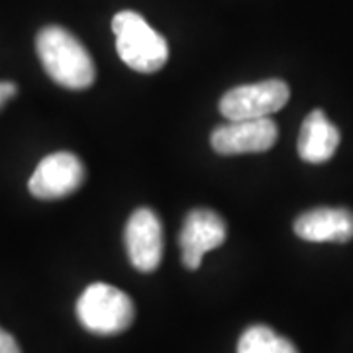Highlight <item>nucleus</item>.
Returning a JSON list of instances; mask_svg holds the SVG:
<instances>
[{
	"mask_svg": "<svg viewBox=\"0 0 353 353\" xmlns=\"http://www.w3.org/2000/svg\"><path fill=\"white\" fill-rule=\"evenodd\" d=\"M0 334H2V330H0Z\"/></svg>",
	"mask_w": 353,
	"mask_h": 353,
	"instance_id": "nucleus-14",
	"label": "nucleus"
},
{
	"mask_svg": "<svg viewBox=\"0 0 353 353\" xmlns=\"http://www.w3.org/2000/svg\"><path fill=\"white\" fill-rule=\"evenodd\" d=\"M136 316L132 299L124 290L106 283H94L83 290L77 301V318L83 328L99 334L114 336L126 332Z\"/></svg>",
	"mask_w": 353,
	"mask_h": 353,
	"instance_id": "nucleus-3",
	"label": "nucleus"
},
{
	"mask_svg": "<svg viewBox=\"0 0 353 353\" xmlns=\"http://www.w3.org/2000/svg\"><path fill=\"white\" fill-rule=\"evenodd\" d=\"M38 57L46 73L65 88L83 90L97 79V67L88 50L69 30L46 26L36 38Z\"/></svg>",
	"mask_w": 353,
	"mask_h": 353,
	"instance_id": "nucleus-1",
	"label": "nucleus"
},
{
	"mask_svg": "<svg viewBox=\"0 0 353 353\" xmlns=\"http://www.w3.org/2000/svg\"><path fill=\"white\" fill-rule=\"evenodd\" d=\"M0 353H22L16 338H14L12 334L4 332V330L0 334Z\"/></svg>",
	"mask_w": 353,
	"mask_h": 353,
	"instance_id": "nucleus-12",
	"label": "nucleus"
},
{
	"mask_svg": "<svg viewBox=\"0 0 353 353\" xmlns=\"http://www.w3.org/2000/svg\"><path fill=\"white\" fill-rule=\"evenodd\" d=\"M294 234L304 241L345 243L353 240V212L350 208H312L294 220Z\"/></svg>",
	"mask_w": 353,
	"mask_h": 353,
	"instance_id": "nucleus-9",
	"label": "nucleus"
},
{
	"mask_svg": "<svg viewBox=\"0 0 353 353\" xmlns=\"http://www.w3.org/2000/svg\"><path fill=\"white\" fill-rule=\"evenodd\" d=\"M16 92H18V87H16L14 83H10V81H2V83H0V108L10 101Z\"/></svg>",
	"mask_w": 353,
	"mask_h": 353,
	"instance_id": "nucleus-13",
	"label": "nucleus"
},
{
	"mask_svg": "<svg viewBox=\"0 0 353 353\" xmlns=\"http://www.w3.org/2000/svg\"><path fill=\"white\" fill-rule=\"evenodd\" d=\"M289 85L279 79H269V81L241 85L228 90L218 108L230 122L259 120L279 112L289 102Z\"/></svg>",
	"mask_w": 353,
	"mask_h": 353,
	"instance_id": "nucleus-4",
	"label": "nucleus"
},
{
	"mask_svg": "<svg viewBox=\"0 0 353 353\" xmlns=\"http://www.w3.org/2000/svg\"><path fill=\"white\" fill-rule=\"evenodd\" d=\"M124 243L130 263L141 273H152L163 257V226L152 208H138L128 220Z\"/></svg>",
	"mask_w": 353,
	"mask_h": 353,
	"instance_id": "nucleus-6",
	"label": "nucleus"
},
{
	"mask_svg": "<svg viewBox=\"0 0 353 353\" xmlns=\"http://www.w3.org/2000/svg\"><path fill=\"white\" fill-rule=\"evenodd\" d=\"M279 138L277 124L271 118L238 120L218 126L210 136V143L220 155L263 153L275 145Z\"/></svg>",
	"mask_w": 353,
	"mask_h": 353,
	"instance_id": "nucleus-7",
	"label": "nucleus"
},
{
	"mask_svg": "<svg viewBox=\"0 0 353 353\" xmlns=\"http://www.w3.org/2000/svg\"><path fill=\"white\" fill-rule=\"evenodd\" d=\"M238 353H299L294 343L269 326H252L241 334Z\"/></svg>",
	"mask_w": 353,
	"mask_h": 353,
	"instance_id": "nucleus-11",
	"label": "nucleus"
},
{
	"mask_svg": "<svg viewBox=\"0 0 353 353\" xmlns=\"http://www.w3.org/2000/svg\"><path fill=\"white\" fill-rule=\"evenodd\" d=\"M116 50L124 63L138 73H155L169 59V46L139 14L122 10L114 16Z\"/></svg>",
	"mask_w": 353,
	"mask_h": 353,
	"instance_id": "nucleus-2",
	"label": "nucleus"
},
{
	"mask_svg": "<svg viewBox=\"0 0 353 353\" xmlns=\"http://www.w3.org/2000/svg\"><path fill=\"white\" fill-rule=\"evenodd\" d=\"M226 241V222L208 208L190 210L179 236L183 265L194 271L202 263L204 253L212 252Z\"/></svg>",
	"mask_w": 353,
	"mask_h": 353,
	"instance_id": "nucleus-8",
	"label": "nucleus"
},
{
	"mask_svg": "<svg viewBox=\"0 0 353 353\" xmlns=\"http://www.w3.org/2000/svg\"><path fill=\"white\" fill-rule=\"evenodd\" d=\"M85 183V165L71 152H55L43 157L30 176L28 189L39 201L65 199Z\"/></svg>",
	"mask_w": 353,
	"mask_h": 353,
	"instance_id": "nucleus-5",
	"label": "nucleus"
},
{
	"mask_svg": "<svg viewBox=\"0 0 353 353\" xmlns=\"http://www.w3.org/2000/svg\"><path fill=\"white\" fill-rule=\"evenodd\" d=\"M340 145V130L324 110H312L304 118L299 134V155L306 163H326Z\"/></svg>",
	"mask_w": 353,
	"mask_h": 353,
	"instance_id": "nucleus-10",
	"label": "nucleus"
}]
</instances>
